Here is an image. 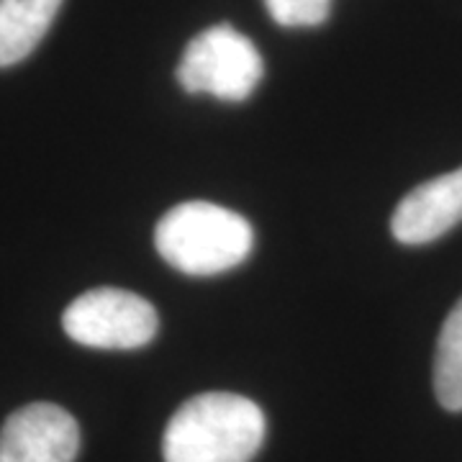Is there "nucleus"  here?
I'll list each match as a JSON object with an SVG mask.
<instances>
[{
  "mask_svg": "<svg viewBox=\"0 0 462 462\" xmlns=\"http://www.w3.org/2000/svg\"><path fill=\"white\" fill-rule=\"evenodd\" d=\"M267 434L263 409L236 393H200L172 413L165 462H252Z\"/></svg>",
  "mask_w": 462,
  "mask_h": 462,
  "instance_id": "f257e3e1",
  "label": "nucleus"
},
{
  "mask_svg": "<svg viewBox=\"0 0 462 462\" xmlns=\"http://www.w3.org/2000/svg\"><path fill=\"white\" fill-rule=\"evenodd\" d=\"M154 247L182 275L211 278L247 260L254 231L236 211L208 200H185L157 221Z\"/></svg>",
  "mask_w": 462,
  "mask_h": 462,
  "instance_id": "f03ea898",
  "label": "nucleus"
},
{
  "mask_svg": "<svg viewBox=\"0 0 462 462\" xmlns=\"http://www.w3.org/2000/svg\"><path fill=\"white\" fill-rule=\"evenodd\" d=\"M263 75L257 47L229 23H216L193 36L178 65V83L190 96H214L226 103L247 100Z\"/></svg>",
  "mask_w": 462,
  "mask_h": 462,
  "instance_id": "7ed1b4c3",
  "label": "nucleus"
},
{
  "mask_svg": "<svg viewBox=\"0 0 462 462\" xmlns=\"http://www.w3.org/2000/svg\"><path fill=\"white\" fill-rule=\"evenodd\" d=\"M62 329L72 342L93 349H139L154 339L160 316L132 291L96 288L67 306Z\"/></svg>",
  "mask_w": 462,
  "mask_h": 462,
  "instance_id": "20e7f679",
  "label": "nucleus"
},
{
  "mask_svg": "<svg viewBox=\"0 0 462 462\" xmlns=\"http://www.w3.org/2000/svg\"><path fill=\"white\" fill-rule=\"evenodd\" d=\"M80 427L62 406L29 403L0 430V462H75Z\"/></svg>",
  "mask_w": 462,
  "mask_h": 462,
  "instance_id": "39448f33",
  "label": "nucleus"
},
{
  "mask_svg": "<svg viewBox=\"0 0 462 462\" xmlns=\"http://www.w3.org/2000/svg\"><path fill=\"white\" fill-rule=\"evenodd\" d=\"M462 224V167L406 193L393 211L391 231L396 242L419 247L437 242Z\"/></svg>",
  "mask_w": 462,
  "mask_h": 462,
  "instance_id": "423d86ee",
  "label": "nucleus"
},
{
  "mask_svg": "<svg viewBox=\"0 0 462 462\" xmlns=\"http://www.w3.org/2000/svg\"><path fill=\"white\" fill-rule=\"evenodd\" d=\"M62 0H0V67H14L47 36Z\"/></svg>",
  "mask_w": 462,
  "mask_h": 462,
  "instance_id": "0eeeda50",
  "label": "nucleus"
},
{
  "mask_svg": "<svg viewBox=\"0 0 462 462\" xmlns=\"http://www.w3.org/2000/svg\"><path fill=\"white\" fill-rule=\"evenodd\" d=\"M434 393L447 411H462V298L447 314L434 355Z\"/></svg>",
  "mask_w": 462,
  "mask_h": 462,
  "instance_id": "6e6552de",
  "label": "nucleus"
},
{
  "mask_svg": "<svg viewBox=\"0 0 462 462\" xmlns=\"http://www.w3.org/2000/svg\"><path fill=\"white\" fill-rule=\"evenodd\" d=\"M264 8L282 29H316L327 23L331 0H264Z\"/></svg>",
  "mask_w": 462,
  "mask_h": 462,
  "instance_id": "1a4fd4ad",
  "label": "nucleus"
}]
</instances>
